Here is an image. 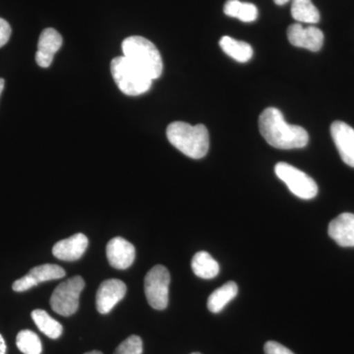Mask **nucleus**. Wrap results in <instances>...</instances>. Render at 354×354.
Listing matches in <instances>:
<instances>
[{"mask_svg":"<svg viewBox=\"0 0 354 354\" xmlns=\"http://www.w3.org/2000/svg\"><path fill=\"white\" fill-rule=\"evenodd\" d=\"M259 129L269 145L281 150L301 149L308 144L309 135L304 127L288 124L276 108L266 109L259 118Z\"/></svg>","mask_w":354,"mask_h":354,"instance_id":"f257e3e1","label":"nucleus"},{"mask_svg":"<svg viewBox=\"0 0 354 354\" xmlns=\"http://www.w3.org/2000/svg\"><path fill=\"white\" fill-rule=\"evenodd\" d=\"M167 136L169 143L188 158L198 160L208 153L209 136L205 125L176 121L167 127Z\"/></svg>","mask_w":354,"mask_h":354,"instance_id":"f03ea898","label":"nucleus"},{"mask_svg":"<svg viewBox=\"0 0 354 354\" xmlns=\"http://www.w3.org/2000/svg\"><path fill=\"white\" fill-rule=\"evenodd\" d=\"M123 57L152 80L160 78L164 69L157 46L143 37H128L122 43Z\"/></svg>","mask_w":354,"mask_h":354,"instance_id":"7ed1b4c3","label":"nucleus"},{"mask_svg":"<svg viewBox=\"0 0 354 354\" xmlns=\"http://www.w3.org/2000/svg\"><path fill=\"white\" fill-rule=\"evenodd\" d=\"M111 71L114 82L123 94L135 97L148 92L152 87V79L137 68L125 57L113 58L111 64Z\"/></svg>","mask_w":354,"mask_h":354,"instance_id":"20e7f679","label":"nucleus"},{"mask_svg":"<svg viewBox=\"0 0 354 354\" xmlns=\"http://www.w3.org/2000/svg\"><path fill=\"white\" fill-rule=\"evenodd\" d=\"M84 288L85 281L80 276L73 277L60 283L51 295V308L59 315H73L79 308V297Z\"/></svg>","mask_w":354,"mask_h":354,"instance_id":"39448f33","label":"nucleus"},{"mask_svg":"<svg viewBox=\"0 0 354 354\" xmlns=\"http://www.w3.org/2000/svg\"><path fill=\"white\" fill-rule=\"evenodd\" d=\"M277 176L286 184L288 189L300 199H313L318 194V185L312 177L286 162H279L274 167Z\"/></svg>","mask_w":354,"mask_h":354,"instance_id":"423d86ee","label":"nucleus"},{"mask_svg":"<svg viewBox=\"0 0 354 354\" xmlns=\"http://www.w3.org/2000/svg\"><path fill=\"white\" fill-rule=\"evenodd\" d=\"M147 301L153 309L164 310L169 305V290L171 274L165 266L153 267L144 281Z\"/></svg>","mask_w":354,"mask_h":354,"instance_id":"0eeeda50","label":"nucleus"},{"mask_svg":"<svg viewBox=\"0 0 354 354\" xmlns=\"http://www.w3.org/2000/svg\"><path fill=\"white\" fill-rule=\"evenodd\" d=\"M127 285L120 279L102 281L95 295V306L99 313L108 314L127 295Z\"/></svg>","mask_w":354,"mask_h":354,"instance_id":"6e6552de","label":"nucleus"},{"mask_svg":"<svg viewBox=\"0 0 354 354\" xmlns=\"http://www.w3.org/2000/svg\"><path fill=\"white\" fill-rule=\"evenodd\" d=\"M288 38L292 46L306 48L313 53L320 50L324 44V34L320 29L313 26L304 28L299 23L288 27Z\"/></svg>","mask_w":354,"mask_h":354,"instance_id":"1a4fd4ad","label":"nucleus"},{"mask_svg":"<svg viewBox=\"0 0 354 354\" xmlns=\"http://www.w3.org/2000/svg\"><path fill=\"white\" fill-rule=\"evenodd\" d=\"M330 135L344 164L354 167V129L342 121L330 125Z\"/></svg>","mask_w":354,"mask_h":354,"instance_id":"9d476101","label":"nucleus"},{"mask_svg":"<svg viewBox=\"0 0 354 354\" xmlns=\"http://www.w3.org/2000/svg\"><path fill=\"white\" fill-rule=\"evenodd\" d=\"M62 35L53 28H48L41 32L36 53V62L39 67L48 68L50 66L53 57L62 48Z\"/></svg>","mask_w":354,"mask_h":354,"instance_id":"9b49d317","label":"nucleus"},{"mask_svg":"<svg viewBox=\"0 0 354 354\" xmlns=\"http://www.w3.org/2000/svg\"><path fill=\"white\" fill-rule=\"evenodd\" d=\"M135 247L122 237H114L106 245V257L114 269H128L135 260Z\"/></svg>","mask_w":354,"mask_h":354,"instance_id":"f8f14e48","label":"nucleus"},{"mask_svg":"<svg viewBox=\"0 0 354 354\" xmlns=\"http://www.w3.org/2000/svg\"><path fill=\"white\" fill-rule=\"evenodd\" d=\"M88 241L83 234H76L58 241L53 248V254L57 259L62 261H76L80 259L87 250Z\"/></svg>","mask_w":354,"mask_h":354,"instance_id":"ddd939ff","label":"nucleus"},{"mask_svg":"<svg viewBox=\"0 0 354 354\" xmlns=\"http://www.w3.org/2000/svg\"><path fill=\"white\" fill-rule=\"evenodd\" d=\"M328 234L342 247H354V215L344 213L330 221Z\"/></svg>","mask_w":354,"mask_h":354,"instance_id":"4468645a","label":"nucleus"},{"mask_svg":"<svg viewBox=\"0 0 354 354\" xmlns=\"http://www.w3.org/2000/svg\"><path fill=\"white\" fill-rule=\"evenodd\" d=\"M239 295V286L234 281H228L214 291L208 298L207 306L212 313H220L221 310Z\"/></svg>","mask_w":354,"mask_h":354,"instance_id":"2eb2a0df","label":"nucleus"},{"mask_svg":"<svg viewBox=\"0 0 354 354\" xmlns=\"http://www.w3.org/2000/svg\"><path fill=\"white\" fill-rule=\"evenodd\" d=\"M191 268L197 277L204 279L216 278L220 272V265L206 251L195 254L191 261Z\"/></svg>","mask_w":354,"mask_h":354,"instance_id":"dca6fc26","label":"nucleus"},{"mask_svg":"<svg viewBox=\"0 0 354 354\" xmlns=\"http://www.w3.org/2000/svg\"><path fill=\"white\" fill-rule=\"evenodd\" d=\"M220 46L225 55L241 64L249 62L253 57L252 46L245 41H237L230 37L225 36L221 39Z\"/></svg>","mask_w":354,"mask_h":354,"instance_id":"f3484780","label":"nucleus"},{"mask_svg":"<svg viewBox=\"0 0 354 354\" xmlns=\"http://www.w3.org/2000/svg\"><path fill=\"white\" fill-rule=\"evenodd\" d=\"M223 12L230 17L236 18L242 22H254L258 18L257 7L249 2L227 0L223 6Z\"/></svg>","mask_w":354,"mask_h":354,"instance_id":"a211bd4d","label":"nucleus"},{"mask_svg":"<svg viewBox=\"0 0 354 354\" xmlns=\"http://www.w3.org/2000/svg\"><path fill=\"white\" fill-rule=\"evenodd\" d=\"M32 319L37 327L43 334L50 339H57L64 332L62 324L48 315V312L41 309H36L32 312Z\"/></svg>","mask_w":354,"mask_h":354,"instance_id":"6ab92c4d","label":"nucleus"},{"mask_svg":"<svg viewBox=\"0 0 354 354\" xmlns=\"http://www.w3.org/2000/svg\"><path fill=\"white\" fill-rule=\"evenodd\" d=\"M290 12L298 22L316 24L320 21V12L311 0H292Z\"/></svg>","mask_w":354,"mask_h":354,"instance_id":"aec40b11","label":"nucleus"},{"mask_svg":"<svg viewBox=\"0 0 354 354\" xmlns=\"http://www.w3.org/2000/svg\"><path fill=\"white\" fill-rule=\"evenodd\" d=\"M16 344L21 353L24 354H41L43 351L39 335L30 330H23L18 333Z\"/></svg>","mask_w":354,"mask_h":354,"instance_id":"412c9836","label":"nucleus"},{"mask_svg":"<svg viewBox=\"0 0 354 354\" xmlns=\"http://www.w3.org/2000/svg\"><path fill=\"white\" fill-rule=\"evenodd\" d=\"M29 274L36 279L37 283H41L44 281L64 278L65 271L60 266L44 264L32 268Z\"/></svg>","mask_w":354,"mask_h":354,"instance_id":"4be33fe9","label":"nucleus"},{"mask_svg":"<svg viewBox=\"0 0 354 354\" xmlns=\"http://www.w3.org/2000/svg\"><path fill=\"white\" fill-rule=\"evenodd\" d=\"M143 353V342L138 335H130L125 341L121 342L113 354H142Z\"/></svg>","mask_w":354,"mask_h":354,"instance_id":"5701e85b","label":"nucleus"},{"mask_svg":"<svg viewBox=\"0 0 354 354\" xmlns=\"http://www.w3.org/2000/svg\"><path fill=\"white\" fill-rule=\"evenodd\" d=\"M36 279L32 278L31 274H28L17 281H14L12 285V290L16 292H23L28 290H31L34 286H38Z\"/></svg>","mask_w":354,"mask_h":354,"instance_id":"b1692460","label":"nucleus"},{"mask_svg":"<svg viewBox=\"0 0 354 354\" xmlns=\"http://www.w3.org/2000/svg\"><path fill=\"white\" fill-rule=\"evenodd\" d=\"M264 351L266 354H295L283 344L272 341L266 342Z\"/></svg>","mask_w":354,"mask_h":354,"instance_id":"393cba45","label":"nucleus"},{"mask_svg":"<svg viewBox=\"0 0 354 354\" xmlns=\"http://www.w3.org/2000/svg\"><path fill=\"white\" fill-rule=\"evenodd\" d=\"M11 32H12V30H11L9 23L6 20L0 18V48L8 43Z\"/></svg>","mask_w":354,"mask_h":354,"instance_id":"a878e982","label":"nucleus"},{"mask_svg":"<svg viewBox=\"0 0 354 354\" xmlns=\"http://www.w3.org/2000/svg\"><path fill=\"white\" fill-rule=\"evenodd\" d=\"M6 344L3 337L0 335V354H6Z\"/></svg>","mask_w":354,"mask_h":354,"instance_id":"bb28decb","label":"nucleus"},{"mask_svg":"<svg viewBox=\"0 0 354 354\" xmlns=\"http://www.w3.org/2000/svg\"><path fill=\"white\" fill-rule=\"evenodd\" d=\"M288 1H290V0H274V3L279 6H285Z\"/></svg>","mask_w":354,"mask_h":354,"instance_id":"cd10ccee","label":"nucleus"},{"mask_svg":"<svg viewBox=\"0 0 354 354\" xmlns=\"http://www.w3.org/2000/svg\"><path fill=\"white\" fill-rule=\"evenodd\" d=\"M4 85H6V81L0 78V95H1L2 91H3Z\"/></svg>","mask_w":354,"mask_h":354,"instance_id":"c85d7f7f","label":"nucleus"},{"mask_svg":"<svg viewBox=\"0 0 354 354\" xmlns=\"http://www.w3.org/2000/svg\"><path fill=\"white\" fill-rule=\"evenodd\" d=\"M85 354H102V353H101V351H90V353H87Z\"/></svg>","mask_w":354,"mask_h":354,"instance_id":"c756f323","label":"nucleus"},{"mask_svg":"<svg viewBox=\"0 0 354 354\" xmlns=\"http://www.w3.org/2000/svg\"><path fill=\"white\" fill-rule=\"evenodd\" d=\"M191 354H201V353H191Z\"/></svg>","mask_w":354,"mask_h":354,"instance_id":"7c9ffc66","label":"nucleus"}]
</instances>
